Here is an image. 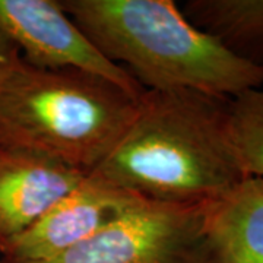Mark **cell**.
I'll use <instances>...</instances> for the list:
<instances>
[{"instance_id": "1", "label": "cell", "mask_w": 263, "mask_h": 263, "mask_svg": "<svg viewBox=\"0 0 263 263\" xmlns=\"http://www.w3.org/2000/svg\"><path fill=\"white\" fill-rule=\"evenodd\" d=\"M231 98L145 91L110 155L89 174L149 202L203 203L247 179L230 139Z\"/></svg>"}, {"instance_id": "2", "label": "cell", "mask_w": 263, "mask_h": 263, "mask_svg": "<svg viewBox=\"0 0 263 263\" xmlns=\"http://www.w3.org/2000/svg\"><path fill=\"white\" fill-rule=\"evenodd\" d=\"M100 51L145 91L196 89L234 98L263 88V69L195 28L171 0H62Z\"/></svg>"}, {"instance_id": "3", "label": "cell", "mask_w": 263, "mask_h": 263, "mask_svg": "<svg viewBox=\"0 0 263 263\" xmlns=\"http://www.w3.org/2000/svg\"><path fill=\"white\" fill-rule=\"evenodd\" d=\"M139 100L100 76L44 70L24 59L0 88V142L91 174L122 139Z\"/></svg>"}, {"instance_id": "4", "label": "cell", "mask_w": 263, "mask_h": 263, "mask_svg": "<svg viewBox=\"0 0 263 263\" xmlns=\"http://www.w3.org/2000/svg\"><path fill=\"white\" fill-rule=\"evenodd\" d=\"M211 202L168 205L146 200L91 238L34 263H212Z\"/></svg>"}, {"instance_id": "5", "label": "cell", "mask_w": 263, "mask_h": 263, "mask_svg": "<svg viewBox=\"0 0 263 263\" xmlns=\"http://www.w3.org/2000/svg\"><path fill=\"white\" fill-rule=\"evenodd\" d=\"M0 28L22 59L44 70H79L120 86L135 98L145 89L120 65L104 56L56 0H0Z\"/></svg>"}, {"instance_id": "6", "label": "cell", "mask_w": 263, "mask_h": 263, "mask_svg": "<svg viewBox=\"0 0 263 263\" xmlns=\"http://www.w3.org/2000/svg\"><path fill=\"white\" fill-rule=\"evenodd\" d=\"M146 202L122 187L86 176L24 233L0 243L5 263L48 260L111 226Z\"/></svg>"}, {"instance_id": "7", "label": "cell", "mask_w": 263, "mask_h": 263, "mask_svg": "<svg viewBox=\"0 0 263 263\" xmlns=\"http://www.w3.org/2000/svg\"><path fill=\"white\" fill-rule=\"evenodd\" d=\"M86 176L44 152L0 142V243L24 233Z\"/></svg>"}, {"instance_id": "8", "label": "cell", "mask_w": 263, "mask_h": 263, "mask_svg": "<svg viewBox=\"0 0 263 263\" xmlns=\"http://www.w3.org/2000/svg\"><path fill=\"white\" fill-rule=\"evenodd\" d=\"M212 263H263V177H247L211 202Z\"/></svg>"}, {"instance_id": "9", "label": "cell", "mask_w": 263, "mask_h": 263, "mask_svg": "<svg viewBox=\"0 0 263 263\" xmlns=\"http://www.w3.org/2000/svg\"><path fill=\"white\" fill-rule=\"evenodd\" d=\"M180 10L233 56L263 69V0H189Z\"/></svg>"}, {"instance_id": "10", "label": "cell", "mask_w": 263, "mask_h": 263, "mask_svg": "<svg viewBox=\"0 0 263 263\" xmlns=\"http://www.w3.org/2000/svg\"><path fill=\"white\" fill-rule=\"evenodd\" d=\"M230 139L246 177H263V88L231 98Z\"/></svg>"}, {"instance_id": "11", "label": "cell", "mask_w": 263, "mask_h": 263, "mask_svg": "<svg viewBox=\"0 0 263 263\" xmlns=\"http://www.w3.org/2000/svg\"><path fill=\"white\" fill-rule=\"evenodd\" d=\"M21 62L22 56L18 46L0 28V88L6 84Z\"/></svg>"}, {"instance_id": "12", "label": "cell", "mask_w": 263, "mask_h": 263, "mask_svg": "<svg viewBox=\"0 0 263 263\" xmlns=\"http://www.w3.org/2000/svg\"><path fill=\"white\" fill-rule=\"evenodd\" d=\"M0 263H3V260H2V257H0Z\"/></svg>"}]
</instances>
